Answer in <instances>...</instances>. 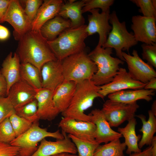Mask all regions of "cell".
<instances>
[{"label": "cell", "instance_id": "cell-34", "mask_svg": "<svg viewBox=\"0 0 156 156\" xmlns=\"http://www.w3.org/2000/svg\"><path fill=\"white\" fill-rule=\"evenodd\" d=\"M16 138L9 118L0 123V142L10 144Z\"/></svg>", "mask_w": 156, "mask_h": 156}, {"label": "cell", "instance_id": "cell-23", "mask_svg": "<svg viewBox=\"0 0 156 156\" xmlns=\"http://www.w3.org/2000/svg\"><path fill=\"white\" fill-rule=\"evenodd\" d=\"M155 94V91L144 88L123 90L109 94V99L114 102L129 104L139 100L147 101L152 100V96Z\"/></svg>", "mask_w": 156, "mask_h": 156}, {"label": "cell", "instance_id": "cell-36", "mask_svg": "<svg viewBox=\"0 0 156 156\" xmlns=\"http://www.w3.org/2000/svg\"><path fill=\"white\" fill-rule=\"evenodd\" d=\"M142 56L143 60H146L147 63L156 68V43L153 44L143 43L142 44Z\"/></svg>", "mask_w": 156, "mask_h": 156}, {"label": "cell", "instance_id": "cell-25", "mask_svg": "<svg viewBox=\"0 0 156 156\" xmlns=\"http://www.w3.org/2000/svg\"><path fill=\"white\" fill-rule=\"evenodd\" d=\"M71 27L68 19L57 15L46 22L39 31L42 36L48 41L55 39L62 32Z\"/></svg>", "mask_w": 156, "mask_h": 156}, {"label": "cell", "instance_id": "cell-37", "mask_svg": "<svg viewBox=\"0 0 156 156\" xmlns=\"http://www.w3.org/2000/svg\"><path fill=\"white\" fill-rule=\"evenodd\" d=\"M15 113V109L9 98L0 97V123Z\"/></svg>", "mask_w": 156, "mask_h": 156}, {"label": "cell", "instance_id": "cell-4", "mask_svg": "<svg viewBox=\"0 0 156 156\" xmlns=\"http://www.w3.org/2000/svg\"><path fill=\"white\" fill-rule=\"evenodd\" d=\"M112 48H103L97 45L88 55L96 65L97 70L91 80L96 85L101 86L111 82L124 62L112 57Z\"/></svg>", "mask_w": 156, "mask_h": 156}, {"label": "cell", "instance_id": "cell-43", "mask_svg": "<svg viewBox=\"0 0 156 156\" xmlns=\"http://www.w3.org/2000/svg\"><path fill=\"white\" fill-rule=\"evenodd\" d=\"M152 146L150 145L142 151L140 153H133L129 156H151Z\"/></svg>", "mask_w": 156, "mask_h": 156}, {"label": "cell", "instance_id": "cell-41", "mask_svg": "<svg viewBox=\"0 0 156 156\" xmlns=\"http://www.w3.org/2000/svg\"><path fill=\"white\" fill-rule=\"evenodd\" d=\"M10 0H0V24L3 20L6 12Z\"/></svg>", "mask_w": 156, "mask_h": 156}, {"label": "cell", "instance_id": "cell-39", "mask_svg": "<svg viewBox=\"0 0 156 156\" xmlns=\"http://www.w3.org/2000/svg\"><path fill=\"white\" fill-rule=\"evenodd\" d=\"M20 150L10 144L0 142V156H16L19 154Z\"/></svg>", "mask_w": 156, "mask_h": 156}, {"label": "cell", "instance_id": "cell-31", "mask_svg": "<svg viewBox=\"0 0 156 156\" xmlns=\"http://www.w3.org/2000/svg\"><path fill=\"white\" fill-rule=\"evenodd\" d=\"M38 103L35 99L33 101L15 109L16 114L33 123L39 120L37 116Z\"/></svg>", "mask_w": 156, "mask_h": 156}, {"label": "cell", "instance_id": "cell-18", "mask_svg": "<svg viewBox=\"0 0 156 156\" xmlns=\"http://www.w3.org/2000/svg\"><path fill=\"white\" fill-rule=\"evenodd\" d=\"M37 92L32 87L20 79L11 87L7 96L16 109L35 99Z\"/></svg>", "mask_w": 156, "mask_h": 156}, {"label": "cell", "instance_id": "cell-12", "mask_svg": "<svg viewBox=\"0 0 156 156\" xmlns=\"http://www.w3.org/2000/svg\"><path fill=\"white\" fill-rule=\"evenodd\" d=\"M58 127L66 133L79 139L88 141H96V126L92 122L77 120L73 118L63 117Z\"/></svg>", "mask_w": 156, "mask_h": 156}, {"label": "cell", "instance_id": "cell-3", "mask_svg": "<svg viewBox=\"0 0 156 156\" xmlns=\"http://www.w3.org/2000/svg\"><path fill=\"white\" fill-rule=\"evenodd\" d=\"M87 25L70 27L60 34L55 39L48 41L49 46L56 59L61 61L65 58L84 51L85 40L88 36Z\"/></svg>", "mask_w": 156, "mask_h": 156}, {"label": "cell", "instance_id": "cell-35", "mask_svg": "<svg viewBox=\"0 0 156 156\" xmlns=\"http://www.w3.org/2000/svg\"><path fill=\"white\" fill-rule=\"evenodd\" d=\"M113 0H85V4L82 8V13L95 9H101L102 12L109 11L110 6L114 3Z\"/></svg>", "mask_w": 156, "mask_h": 156}, {"label": "cell", "instance_id": "cell-9", "mask_svg": "<svg viewBox=\"0 0 156 156\" xmlns=\"http://www.w3.org/2000/svg\"><path fill=\"white\" fill-rule=\"evenodd\" d=\"M5 22L13 27L14 37L18 41L31 30L32 21L26 14L19 0H10L3 20V23Z\"/></svg>", "mask_w": 156, "mask_h": 156}, {"label": "cell", "instance_id": "cell-38", "mask_svg": "<svg viewBox=\"0 0 156 156\" xmlns=\"http://www.w3.org/2000/svg\"><path fill=\"white\" fill-rule=\"evenodd\" d=\"M24 6L23 8L29 18L32 21L35 17L38 10L43 2L42 0H19Z\"/></svg>", "mask_w": 156, "mask_h": 156}, {"label": "cell", "instance_id": "cell-11", "mask_svg": "<svg viewBox=\"0 0 156 156\" xmlns=\"http://www.w3.org/2000/svg\"><path fill=\"white\" fill-rule=\"evenodd\" d=\"M99 11V9L89 11L91 14L88 16V23L86 25V31L88 36L98 33L99 39L97 45L102 47L107 40L112 26L109 23L110 11L101 13Z\"/></svg>", "mask_w": 156, "mask_h": 156}, {"label": "cell", "instance_id": "cell-15", "mask_svg": "<svg viewBox=\"0 0 156 156\" xmlns=\"http://www.w3.org/2000/svg\"><path fill=\"white\" fill-rule=\"evenodd\" d=\"M64 138L51 141L43 139L36 151L30 156H51L62 153L76 154L77 148L67 133L62 131Z\"/></svg>", "mask_w": 156, "mask_h": 156}, {"label": "cell", "instance_id": "cell-27", "mask_svg": "<svg viewBox=\"0 0 156 156\" xmlns=\"http://www.w3.org/2000/svg\"><path fill=\"white\" fill-rule=\"evenodd\" d=\"M148 119L146 120L145 116L143 114L136 115L141 120L142 123L141 128L139 130L142 135L138 143L139 148L141 149L145 145H151L154 135L156 132V118L151 110L148 111Z\"/></svg>", "mask_w": 156, "mask_h": 156}, {"label": "cell", "instance_id": "cell-13", "mask_svg": "<svg viewBox=\"0 0 156 156\" xmlns=\"http://www.w3.org/2000/svg\"><path fill=\"white\" fill-rule=\"evenodd\" d=\"M156 19L140 15L132 16L131 28L137 41L147 44L156 43Z\"/></svg>", "mask_w": 156, "mask_h": 156}, {"label": "cell", "instance_id": "cell-30", "mask_svg": "<svg viewBox=\"0 0 156 156\" xmlns=\"http://www.w3.org/2000/svg\"><path fill=\"white\" fill-rule=\"evenodd\" d=\"M68 135L75 144L78 153V156H94L96 149L100 145L96 141H87L70 134Z\"/></svg>", "mask_w": 156, "mask_h": 156}, {"label": "cell", "instance_id": "cell-32", "mask_svg": "<svg viewBox=\"0 0 156 156\" xmlns=\"http://www.w3.org/2000/svg\"><path fill=\"white\" fill-rule=\"evenodd\" d=\"M9 119L16 137L27 131L33 123L29 120L19 116L16 113L12 115Z\"/></svg>", "mask_w": 156, "mask_h": 156}, {"label": "cell", "instance_id": "cell-14", "mask_svg": "<svg viewBox=\"0 0 156 156\" xmlns=\"http://www.w3.org/2000/svg\"><path fill=\"white\" fill-rule=\"evenodd\" d=\"M146 84L133 79L125 68H120L111 82L100 86L99 92L105 97L109 94L127 89H143Z\"/></svg>", "mask_w": 156, "mask_h": 156}, {"label": "cell", "instance_id": "cell-16", "mask_svg": "<svg viewBox=\"0 0 156 156\" xmlns=\"http://www.w3.org/2000/svg\"><path fill=\"white\" fill-rule=\"evenodd\" d=\"M90 114L92 122L96 126L95 140L99 144L107 143L122 136L120 133L111 128L101 109H95Z\"/></svg>", "mask_w": 156, "mask_h": 156}, {"label": "cell", "instance_id": "cell-47", "mask_svg": "<svg viewBox=\"0 0 156 156\" xmlns=\"http://www.w3.org/2000/svg\"><path fill=\"white\" fill-rule=\"evenodd\" d=\"M151 111L153 113L155 116H156V101H154L152 105Z\"/></svg>", "mask_w": 156, "mask_h": 156}, {"label": "cell", "instance_id": "cell-28", "mask_svg": "<svg viewBox=\"0 0 156 156\" xmlns=\"http://www.w3.org/2000/svg\"><path fill=\"white\" fill-rule=\"evenodd\" d=\"M20 74L21 79L37 91L42 88L40 71L36 66L29 63H21Z\"/></svg>", "mask_w": 156, "mask_h": 156}, {"label": "cell", "instance_id": "cell-7", "mask_svg": "<svg viewBox=\"0 0 156 156\" xmlns=\"http://www.w3.org/2000/svg\"><path fill=\"white\" fill-rule=\"evenodd\" d=\"M48 137L58 140L63 139L64 136L59 130L51 132L46 128L40 127L38 120L34 122L27 131L16 137L10 144L20 148V156H30L37 150L38 143Z\"/></svg>", "mask_w": 156, "mask_h": 156}, {"label": "cell", "instance_id": "cell-17", "mask_svg": "<svg viewBox=\"0 0 156 156\" xmlns=\"http://www.w3.org/2000/svg\"><path fill=\"white\" fill-rule=\"evenodd\" d=\"M40 74L42 88L53 92L65 80L61 61L57 59L44 64L41 68Z\"/></svg>", "mask_w": 156, "mask_h": 156}, {"label": "cell", "instance_id": "cell-2", "mask_svg": "<svg viewBox=\"0 0 156 156\" xmlns=\"http://www.w3.org/2000/svg\"><path fill=\"white\" fill-rule=\"evenodd\" d=\"M100 86L95 85L91 80H86L77 83L72 100L67 109L62 113L63 117H68L77 120L92 122L91 116L84 113L92 107L94 100L104 97L99 92Z\"/></svg>", "mask_w": 156, "mask_h": 156}, {"label": "cell", "instance_id": "cell-33", "mask_svg": "<svg viewBox=\"0 0 156 156\" xmlns=\"http://www.w3.org/2000/svg\"><path fill=\"white\" fill-rule=\"evenodd\" d=\"M140 8L139 12L143 16L156 19V1L155 0H130Z\"/></svg>", "mask_w": 156, "mask_h": 156}, {"label": "cell", "instance_id": "cell-42", "mask_svg": "<svg viewBox=\"0 0 156 156\" xmlns=\"http://www.w3.org/2000/svg\"><path fill=\"white\" fill-rule=\"evenodd\" d=\"M10 33L9 29L6 27L0 24V41L7 40L10 37Z\"/></svg>", "mask_w": 156, "mask_h": 156}, {"label": "cell", "instance_id": "cell-44", "mask_svg": "<svg viewBox=\"0 0 156 156\" xmlns=\"http://www.w3.org/2000/svg\"><path fill=\"white\" fill-rule=\"evenodd\" d=\"M144 89L148 90H156V78H153L151 79L147 83Z\"/></svg>", "mask_w": 156, "mask_h": 156}, {"label": "cell", "instance_id": "cell-48", "mask_svg": "<svg viewBox=\"0 0 156 156\" xmlns=\"http://www.w3.org/2000/svg\"><path fill=\"white\" fill-rule=\"evenodd\" d=\"M16 156H20L19 155H17Z\"/></svg>", "mask_w": 156, "mask_h": 156}, {"label": "cell", "instance_id": "cell-6", "mask_svg": "<svg viewBox=\"0 0 156 156\" xmlns=\"http://www.w3.org/2000/svg\"><path fill=\"white\" fill-rule=\"evenodd\" d=\"M109 23L112 25V29L102 47L114 48L117 56L124 62L122 51L129 53L130 49L137 44L138 42L135 40L133 34L127 30L125 22L119 21L115 11L110 14Z\"/></svg>", "mask_w": 156, "mask_h": 156}, {"label": "cell", "instance_id": "cell-8", "mask_svg": "<svg viewBox=\"0 0 156 156\" xmlns=\"http://www.w3.org/2000/svg\"><path fill=\"white\" fill-rule=\"evenodd\" d=\"M139 107L137 102L127 104L109 99L104 103L101 110L110 127H116L134 118Z\"/></svg>", "mask_w": 156, "mask_h": 156}, {"label": "cell", "instance_id": "cell-45", "mask_svg": "<svg viewBox=\"0 0 156 156\" xmlns=\"http://www.w3.org/2000/svg\"><path fill=\"white\" fill-rule=\"evenodd\" d=\"M151 156H156V136H154L152 140L151 145Z\"/></svg>", "mask_w": 156, "mask_h": 156}, {"label": "cell", "instance_id": "cell-19", "mask_svg": "<svg viewBox=\"0 0 156 156\" xmlns=\"http://www.w3.org/2000/svg\"><path fill=\"white\" fill-rule=\"evenodd\" d=\"M53 92L42 88L37 91L35 98L37 101V116L39 120H52L60 113L53 103Z\"/></svg>", "mask_w": 156, "mask_h": 156}, {"label": "cell", "instance_id": "cell-46", "mask_svg": "<svg viewBox=\"0 0 156 156\" xmlns=\"http://www.w3.org/2000/svg\"><path fill=\"white\" fill-rule=\"evenodd\" d=\"M51 156H78V155L76 154L67 153H62L54 155Z\"/></svg>", "mask_w": 156, "mask_h": 156}, {"label": "cell", "instance_id": "cell-40", "mask_svg": "<svg viewBox=\"0 0 156 156\" xmlns=\"http://www.w3.org/2000/svg\"><path fill=\"white\" fill-rule=\"evenodd\" d=\"M7 94V83L0 70V97L6 96Z\"/></svg>", "mask_w": 156, "mask_h": 156}, {"label": "cell", "instance_id": "cell-21", "mask_svg": "<svg viewBox=\"0 0 156 156\" xmlns=\"http://www.w3.org/2000/svg\"><path fill=\"white\" fill-rule=\"evenodd\" d=\"M77 83L72 81L64 80L53 92V100L60 113L68 107L75 93Z\"/></svg>", "mask_w": 156, "mask_h": 156}, {"label": "cell", "instance_id": "cell-5", "mask_svg": "<svg viewBox=\"0 0 156 156\" xmlns=\"http://www.w3.org/2000/svg\"><path fill=\"white\" fill-rule=\"evenodd\" d=\"M61 64L65 80L77 83L91 80L97 70L84 50L65 58L61 61Z\"/></svg>", "mask_w": 156, "mask_h": 156}, {"label": "cell", "instance_id": "cell-24", "mask_svg": "<svg viewBox=\"0 0 156 156\" xmlns=\"http://www.w3.org/2000/svg\"><path fill=\"white\" fill-rule=\"evenodd\" d=\"M21 63L16 53L13 54L11 52L7 55L2 63L0 70L7 83L8 94L11 87L21 79Z\"/></svg>", "mask_w": 156, "mask_h": 156}, {"label": "cell", "instance_id": "cell-10", "mask_svg": "<svg viewBox=\"0 0 156 156\" xmlns=\"http://www.w3.org/2000/svg\"><path fill=\"white\" fill-rule=\"evenodd\" d=\"M132 55L122 52V55L127 65L128 72L133 79L146 84L151 79L156 77L153 67L146 63L139 56L138 52L133 50Z\"/></svg>", "mask_w": 156, "mask_h": 156}, {"label": "cell", "instance_id": "cell-22", "mask_svg": "<svg viewBox=\"0 0 156 156\" xmlns=\"http://www.w3.org/2000/svg\"><path fill=\"white\" fill-rule=\"evenodd\" d=\"M85 0H69L63 2L58 15L69 20L71 27H75L84 24V19L82 16V9L84 6Z\"/></svg>", "mask_w": 156, "mask_h": 156}, {"label": "cell", "instance_id": "cell-26", "mask_svg": "<svg viewBox=\"0 0 156 156\" xmlns=\"http://www.w3.org/2000/svg\"><path fill=\"white\" fill-rule=\"evenodd\" d=\"M128 122L124 127H119L118 132L120 133L125 139V143L127 149L126 153L130 154L132 153H140L142 151L138 146V142L141 138L140 135H136L135 127L137 124L136 119L133 118L128 121Z\"/></svg>", "mask_w": 156, "mask_h": 156}, {"label": "cell", "instance_id": "cell-1", "mask_svg": "<svg viewBox=\"0 0 156 156\" xmlns=\"http://www.w3.org/2000/svg\"><path fill=\"white\" fill-rule=\"evenodd\" d=\"M16 53L21 63H30L41 71L46 63L57 60L39 31L30 30L18 41Z\"/></svg>", "mask_w": 156, "mask_h": 156}, {"label": "cell", "instance_id": "cell-20", "mask_svg": "<svg viewBox=\"0 0 156 156\" xmlns=\"http://www.w3.org/2000/svg\"><path fill=\"white\" fill-rule=\"evenodd\" d=\"M64 1L62 0H44L32 22L31 30L39 31L47 21L58 15Z\"/></svg>", "mask_w": 156, "mask_h": 156}, {"label": "cell", "instance_id": "cell-29", "mask_svg": "<svg viewBox=\"0 0 156 156\" xmlns=\"http://www.w3.org/2000/svg\"><path fill=\"white\" fill-rule=\"evenodd\" d=\"M126 146L117 139L103 145H99L96 149L94 156H125L124 151Z\"/></svg>", "mask_w": 156, "mask_h": 156}]
</instances>
